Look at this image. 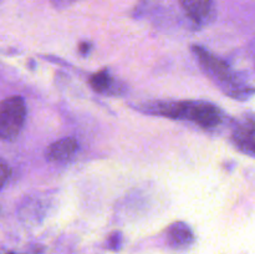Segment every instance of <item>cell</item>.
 <instances>
[{
  "instance_id": "30bf717a",
  "label": "cell",
  "mask_w": 255,
  "mask_h": 254,
  "mask_svg": "<svg viewBox=\"0 0 255 254\" xmlns=\"http://www.w3.org/2000/svg\"><path fill=\"white\" fill-rule=\"evenodd\" d=\"M122 242V234L120 232H114L111 236L109 237V241H107V246L112 251H117V249L121 247Z\"/></svg>"
},
{
  "instance_id": "6da1fadb",
  "label": "cell",
  "mask_w": 255,
  "mask_h": 254,
  "mask_svg": "<svg viewBox=\"0 0 255 254\" xmlns=\"http://www.w3.org/2000/svg\"><path fill=\"white\" fill-rule=\"evenodd\" d=\"M137 109L152 116L191 121L206 129L218 127L223 122V112L221 111V109L211 102L201 101V100L197 101L196 100L193 101L156 100V101L144 102Z\"/></svg>"
},
{
  "instance_id": "5b68a950",
  "label": "cell",
  "mask_w": 255,
  "mask_h": 254,
  "mask_svg": "<svg viewBox=\"0 0 255 254\" xmlns=\"http://www.w3.org/2000/svg\"><path fill=\"white\" fill-rule=\"evenodd\" d=\"M167 243L174 249H186L194 242L191 227L184 222H174L167 229Z\"/></svg>"
},
{
  "instance_id": "7a4b0ae2",
  "label": "cell",
  "mask_w": 255,
  "mask_h": 254,
  "mask_svg": "<svg viewBox=\"0 0 255 254\" xmlns=\"http://www.w3.org/2000/svg\"><path fill=\"white\" fill-rule=\"evenodd\" d=\"M192 51L197 56L199 65L206 72L207 76L214 81V84L223 90L224 94L233 99L247 100L253 94L252 86L247 85L241 77L237 76L236 72L229 67L224 60L216 56L204 47L193 45Z\"/></svg>"
},
{
  "instance_id": "52a82bcc",
  "label": "cell",
  "mask_w": 255,
  "mask_h": 254,
  "mask_svg": "<svg viewBox=\"0 0 255 254\" xmlns=\"http://www.w3.org/2000/svg\"><path fill=\"white\" fill-rule=\"evenodd\" d=\"M181 6L194 22H204L212 9V0H179Z\"/></svg>"
},
{
  "instance_id": "277c9868",
  "label": "cell",
  "mask_w": 255,
  "mask_h": 254,
  "mask_svg": "<svg viewBox=\"0 0 255 254\" xmlns=\"http://www.w3.org/2000/svg\"><path fill=\"white\" fill-rule=\"evenodd\" d=\"M233 143L249 157L255 156V121L253 115L239 120L232 131Z\"/></svg>"
},
{
  "instance_id": "7c38bea8",
  "label": "cell",
  "mask_w": 255,
  "mask_h": 254,
  "mask_svg": "<svg viewBox=\"0 0 255 254\" xmlns=\"http://www.w3.org/2000/svg\"><path fill=\"white\" fill-rule=\"evenodd\" d=\"M90 49H91V45L89 44V42H81L79 46V50L80 52H81L82 55H86L87 52L90 51Z\"/></svg>"
},
{
  "instance_id": "8992f818",
  "label": "cell",
  "mask_w": 255,
  "mask_h": 254,
  "mask_svg": "<svg viewBox=\"0 0 255 254\" xmlns=\"http://www.w3.org/2000/svg\"><path fill=\"white\" fill-rule=\"evenodd\" d=\"M79 143L74 137H64L50 144L45 151V157L50 162H64L76 153Z\"/></svg>"
},
{
  "instance_id": "8fae6325",
  "label": "cell",
  "mask_w": 255,
  "mask_h": 254,
  "mask_svg": "<svg viewBox=\"0 0 255 254\" xmlns=\"http://www.w3.org/2000/svg\"><path fill=\"white\" fill-rule=\"evenodd\" d=\"M79 0H50L51 5L56 9H65V7H69L70 5L75 4Z\"/></svg>"
},
{
  "instance_id": "3957f363",
  "label": "cell",
  "mask_w": 255,
  "mask_h": 254,
  "mask_svg": "<svg viewBox=\"0 0 255 254\" xmlns=\"http://www.w3.org/2000/svg\"><path fill=\"white\" fill-rule=\"evenodd\" d=\"M26 106L21 96H9L0 102V139L12 141L25 124Z\"/></svg>"
},
{
  "instance_id": "ba28073f",
  "label": "cell",
  "mask_w": 255,
  "mask_h": 254,
  "mask_svg": "<svg viewBox=\"0 0 255 254\" xmlns=\"http://www.w3.org/2000/svg\"><path fill=\"white\" fill-rule=\"evenodd\" d=\"M112 82H114L112 76L110 75L109 70L106 69L94 74L90 79V85H91L92 90L99 92V94H105V92L109 91L112 86Z\"/></svg>"
},
{
  "instance_id": "9c48e42d",
  "label": "cell",
  "mask_w": 255,
  "mask_h": 254,
  "mask_svg": "<svg viewBox=\"0 0 255 254\" xmlns=\"http://www.w3.org/2000/svg\"><path fill=\"white\" fill-rule=\"evenodd\" d=\"M10 173H11V169H10L9 164L2 161V159H0V189L6 184Z\"/></svg>"
}]
</instances>
